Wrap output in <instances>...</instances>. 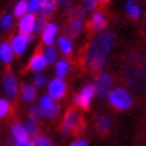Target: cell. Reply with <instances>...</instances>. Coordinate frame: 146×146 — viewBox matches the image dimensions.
I'll return each instance as SVG.
<instances>
[{
	"label": "cell",
	"instance_id": "cell-27",
	"mask_svg": "<svg viewBox=\"0 0 146 146\" xmlns=\"http://www.w3.org/2000/svg\"><path fill=\"white\" fill-rule=\"evenodd\" d=\"M11 109L12 106L8 100H5V98H0V118H5L11 113Z\"/></svg>",
	"mask_w": 146,
	"mask_h": 146
},
{
	"label": "cell",
	"instance_id": "cell-33",
	"mask_svg": "<svg viewBox=\"0 0 146 146\" xmlns=\"http://www.w3.org/2000/svg\"><path fill=\"white\" fill-rule=\"evenodd\" d=\"M33 82H35V87L36 88H42L46 85V79L45 76H40V75H36L35 78H33Z\"/></svg>",
	"mask_w": 146,
	"mask_h": 146
},
{
	"label": "cell",
	"instance_id": "cell-21",
	"mask_svg": "<svg viewBox=\"0 0 146 146\" xmlns=\"http://www.w3.org/2000/svg\"><path fill=\"white\" fill-rule=\"evenodd\" d=\"M125 11H127V15L131 19H137L139 17H140V14H142L139 5H136L134 2H127V3H125Z\"/></svg>",
	"mask_w": 146,
	"mask_h": 146
},
{
	"label": "cell",
	"instance_id": "cell-29",
	"mask_svg": "<svg viewBox=\"0 0 146 146\" xmlns=\"http://www.w3.org/2000/svg\"><path fill=\"white\" fill-rule=\"evenodd\" d=\"M24 127H25V130H27V133H29V136L31 134V136H37V122H35V121H31V119H29L27 122L24 124Z\"/></svg>",
	"mask_w": 146,
	"mask_h": 146
},
{
	"label": "cell",
	"instance_id": "cell-14",
	"mask_svg": "<svg viewBox=\"0 0 146 146\" xmlns=\"http://www.w3.org/2000/svg\"><path fill=\"white\" fill-rule=\"evenodd\" d=\"M11 45V48H12V52H15L17 55H21L24 54V51L25 48H27V39H25V35H17L14 39H12V43Z\"/></svg>",
	"mask_w": 146,
	"mask_h": 146
},
{
	"label": "cell",
	"instance_id": "cell-24",
	"mask_svg": "<svg viewBox=\"0 0 146 146\" xmlns=\"http://www.w3.org/2000/svg\"><path fill=\"white\" fill-rule=\"evenodd\" d=\"M43 57L46 60V64H52L57 61V51L52 46H46V49L43 52Z\"/></svg>",
	"mask_w": 146,
	"mask_h": 146
},
{
	"label": "cell",
	"instance_id": "cell-19",
	"mask_svg": "<svg viewBox=\"0 0 146 146\" xmlns=\"http://www.w3.org/2000/svg\"><path fill=\"white\" fill-rule=\"evenodd\" d=\"M69 72H70V63L67 61V60H60V61L57 63V67H55L57 79H63Z\"/></svg>",
	"mask_w": 146,
	"mask_h": 146
},
{
	"label": "cell",
	"instance_id": "cell-5",
	"mask_svg": "<svg viewBox=\"0 0 146 146\" xmlns=\"http://www.w3.org/2000/svg\"><path fill=\"white\" fill-rule=\"evenodd\" d=\"M96 94H97V85H96V82L90 84V85H85V87L82 88V91L75 97V104L78 106V108H81L82 110H88L92 97H94Z\"/></svg>",
	"mask_w": 146,
	"mask_h": 146
},
{
	"label": "cell",
	"instance_id": "cell-9",
	"mask_svg": "<svg viewBox=\"0 0 146 146\" xmlns=\"http://www.w3.org/2000/svg\"><path fill=\"white\" fill-rule=\"evenodd\" d=\"M3 88L5 92L8 94L9 98H15L18 94V82H17V78L12 75L11 72H6L5 76H3Z\"/></svg>",
	"mask_w": 146,
	"mask_h": 146
},
{
	"label": "cell",
	"instance_id": "cell-26",
	"mask_svg": "<svg viewBox=\"0 0 146 146\" xmlns=\"http://www.w3.org/2000/svg\"><path fill=\"white\" fill-rule=\"evenodd\" d=\"M12 25H14V17L11 14H5L2 17V19H0V27L3 30H9Z\"/></svg>",
	"mask_w": 146,
	"mask_h": 146
},
{
	"label": "cell",
	"instance_id": "cell-22",
	"mask_svg": "<svg viewBox=\"0 0 146 146\" xmlns=\"http://www.w3.org/2000/svg\"><path fill=\"white\" fill-rule=\"evenodd\" d=\"M57 42H58V48H60V51H61L64 55L72 54V49H73L72 40H69V39H66V37H60Z\"/></svg>",
	"mask_w": 146,
	"mask_h": 146
},
{
	"label": "cell",
	"instance_id": "cell-7",
	"mask_svg": "<svg viewBox=\"0 0 146 146\" xmlns=\"http://www.w3.org/2000/svg\"><path fill=\"white\" fill-rule=\"evenodd\" d=\"M66 91H67V85L63 79H52L48 85V92H49V97L52 100H60L66 96Z\"/></svg>",
	"mask_w": 146,
	"mask_h": 146
},
{
	"label": "cell",
	"instance_id": "cell-36",
	"mask_svg": "<svg viewBox=\"0 0 146 146\" xmlns=\"http://www.w3.org/2000/svg\"><path fill=\"white\" fill-rule=\"evenodd\" d=\"M15 146H35V143L30 142V140H25V142H19V143H17Z\"/></svg>",
	"mask_w": 146,
	"mask_h": 146
},
{
	"label": "cell",
	"instance_id": "cell-10",
	"mask_svg": "<svg viewBox=\"0 0 146 146\" xmlns=\"http://www.w3.org/2000/svg\"><path fill=\"white\" fill-rule=\"evenodd\" d=\"M82 27H84V24L81 19H70V21L67 23V25H66V29H64V35H66V39H73V37H76L79 33L82 31Z\"/></svg>",
	"mask_w": 146,
	"mask_h": 146
},
{
	"label": "cell",
	"instance_id": "cell-8",
	"mask_svg": "<svg viewBox=\"0 0 146 146\" xmlns=\"http://www.w3.org/2000/svg\"><path fill=\"white\" fill-rule=\"evenodd\" d=\"M112 76L109 73H103V75L98 78V81L96 82L97 85V96L98 98H106L108 94L110 92V88H112Z\"/></svg>",
	"mask_w": 146,
	"mask_h": 146
},
{
	"label": "cell",
	"instance_id": "cell-16",
	"mask_svg": "<svg viewBox=\"0 0 146 146\" xmlns=\"http://www.w3.org/2000/svg\"><path fill=\"white\" fill-rule=\"evenodd\" d=\"M11 131H12V137L17 140V143L29 140V133H27V130H25V127H24L23 124L15 122L14 125H12V130Z\"/></svg>",
	"mask_w": 146,
	"mask_h": 146
},
{
	"label": "cell",
	"instance_id": "cell-20",
	"mask_svg": "<svg viewBox=\"0 0 146 146\" xmlns=\"http://www.w3.org/2000/svg\"><path fill=\"white\" fill-rule=\"evenodd\" d=\"M96 127H97V131L100 133L102 136L108 134L109 130H110V119H109L108 116H100V118L97 119Z\"/></svg>",
	"mask_w": 146,
	"mask_h": 146
},
{
	"label": "cell",
	"instance_id": "cell-4",
	"mask_svg": "<svg viewBox=\"0 0 146 146\" xmlns=\"http://www.w3.org/2000/svg\"><path fill=\"white\" fill-rule=\"evenodd\" d=\"M109 103L118 110H127L133 106V97L125 88H115L109 92Z\"/></svg>",
	"mask_w": 146,
	"mask_h": 146
},
{
	"label": "cell",
	"instance_id": "cell-28",
	"mask_svg": "<svg viewBox=\"0 0 146 146\" xmlns=\"http://www.w3.org/2000/svg\"><path fill=\"white\" fill-rule=\"evenodd\" d=\"M46 24H48V23H46L45 18L37 17V18L35 19V25H33V33H35V35H37V33H42V30L45 29ZM33 33H31V35H33Z\"/></svg>",
	"mask_w": 146,
	"mask_h": 146
},
{
	"label": "cell",
	"instance_id": "cell-30",
	"mask_svg": "<svg viewBox=\"0 0 146 146\" xmlns=\"http://www.w3.org/2000/svg\"><path fill=\"white\" fill-rule=\"evenodd\" d=\"M40 5H42L40 0H31V2H27V11H30V14L35 15L36 12L40 11Z\"/></svg>",
	"mask_w": 146,
	"mask_h": 146
},
{
	"label": "cell",
	"instance_id": "cell-31",
	"mask_svg": "<svg viewBox=\"0 0 146 146\" xmlns=\"http://www.w3.org/2000/svg\"><path fill=\"white\" fill-rule=\"evenodd\" d=\"M29 115H30V119L31 121L37 122L39 119H40V110H39V108H36V106H31V108L29 109Z\"/></svg>",
	"mask_w": 146,
	"mask_h": 146
},
{
	"label": "cell",
	"instance_id": "cell-17",
	"mask_svg": "<svg viewBox=\"0 0 146 146\" xmlns=\"http://www.w3.org/2000/svg\"><path fill=\"white\" fill-rule=\"evenodd\" d=\"M14 58V52H12V48L8 42H3L0 43V60L5 63V64H9Z\"/></svg>",
	"mask_w": 146,
	"mask_h": 146
},
{
	"label": "cell",
	"instance_id": "cell-12",
	"mask_svg": "<svg viewBox=\"0 0 146 146\" xmlns=\"http://www.w3.org/2000/svg\"><path fill=\"white\" fill-rule=\"evenodd\" d=\"M57 33H58L57 24H54V23L46 24L45 29L42 30V40H43V43H46V46H51V43L54 42V39L57 36Z\"/></svg>",
	"mask_w": 146,
	"mask_h": 146
},
{
	"label": "cell",
	"instance_id": "cell-34",
	"mask_svg": "<svg viewBox=\"0 0 146 146\" xmlns=\"http://www.w3.org/2000/svg\"><path fill=\"white\" fill-rule=\"evenodd\" d=\"M84 11L88 9V11H94L97 8V2H91V0H87V2H84Z\"/></svg>",
	"mask_w": 146,
	"mask_h": 146
},
{
	"label": "cell",
	"instance_id": "cell-1",
	"mask_svg": "<svg viewBox=\"0 0 146 146\" xmlns=\"http://www.w3.org/2000/svg\"><path fill=\"white\" fill-rule=\"evenodd\" d=\"M113 43H115V35L112 31L102 33L100 36H97L91 42L87 51V57H85V64H87L91 73H94V75L100 73V70L104 66L106 57L113 48Z\"/></svg>",
	"mask_w": 146,
	"mask_h": 146
},
{
	"label": "cell",
	"instance_id": "cell-3",
	"mask_svg": "<svg viewBox=\"0 0 146 146\" xmlns=\"http://www.w3.org/2000/svg\"><path fill=\"white\" fill-rule=\"evenodd\" d=\"M84 128H85V121L75 109H69L66 112L63 118V124H61V133H64V134L81 133Z\"/></svg>",
	"mask_w": 146,
	"mask_h": 146
},
{
	"label": "cell",
	"instance_id": "cell-6",
	"mask_svg": "<svg viewBox=\"0 0 146 146\" xmlns=\"http://www.w3.org/2000/svg\"><path fill=\"white\" fill-rule=\"evenodd\" d=\"M39 110H40L42 116L48 119H54L60 112V104L55 100H52L49 96H43L39 100Z\"/></svg>",
	"mask_w": 146,
	"mask_h": 146
},
{
	"label": "cell",
	"instance_id": "cell-18",
	"mask_svg": "<svg viewBox=\"0 0 146 146\" xmlns=\"http://www.w3.org/2000/svg\"><path fill=\"white\" fill-rule=\"evenodd\" d=\"M36 94H37V90L35 85H31V84H25L23 90H21V98H23V102H31V100H35L36 98Z\"/></svg>",
	"mask_w": 146,
	"mask_h": 146
},
{
	"label": "cell",
	"instance_id": "cell-23",
	"mask_svg": "<svg viewBox=\"0 0 146 146\" xmlns=\"http://www.w3.org/2000/svg\"><path fill=\"white\" fill-rule=\"evenodd\" d=\"M55 8V2H51V0H45V2H42L40 5V11H39V14H40L42 18L48 17L52 11H54Z\"/></svg>",
	"mask_w": 146,
	"mask_h": 146
},
{
	"label": "cell",
	"instance_id": "cell-11",
	"mask_svg": "<svg viewBox=\"0 0 146 146\" xmlns=\"http://www.w3.org/2000/svg\"><path fill=\"white\" fill-rule=\"evenodd\" d=\"M35 19H36V17L33 14H25L23 18H19L18 27H19L21 35H31L33 33V25H35Z\"/></svg>",
	"mask_w": 146,
	"mask_h": 146
},
{
	"label": "cell",
	"instance_id": "cell-25",
	"mask_svg": "<svg viewBox=\"0 0 146 146\" xmlns=\"http://www.w3.org/2000/svg\"><path fill=\"white\" fill-rule=\"evenodd\" d=\"M25 14H27V2L21 0V2H18V3L15 5V8H14V15H15V17H19V18H23Z\"/></svg>",
	"mask_w": 146,
	"mask_h": 146
},
{
	"label": "cell",
	"instance_id": "cell-32",
	"mask_svg": "<svg viewBox=\"0 0 146 146\" xmlns=\"http://www.w3.org/2000/svg\"><path fill=\"white\" fill-rule=\"evenodd\" d=\"M35 146H54L48 139L43 137V136H37L36 140H35Z\"/></svg>",
	"mask_w": 146,
	"mask_h": 146
},
{
	"label": "cell",
	"instance_id": "cell-35",
	"mask_svg": "<svg viewBox=\"0 0 146 146\" xmlns=\"http://www.w3.org/2000/svg\"><path fill=\"white\" fill-rule=\"evenodd\" d=\"M70 146H88V143L85 140H76V142H73Z\"/></svg>",
	"mask_w": 146,
	"mask_h": 146
},
{
	"label": "cell",
	"instance_id": "cell-13",
	"mask_svg": "<svg viewBox=\"0 0 146 146\" xmlns=\"http://www.w3.org/2000/svg\"><path fill=\"white\" fill-rule=\"evenodd\" d=\"M45 67H46V60H45L43 54L42 52H36L29 61V70L37 73V72H42Z\"/></svg>",
	"mask_w": 146,
	"mask_h": 146
},
{
	"label": "cell",
	"instance_id": "cell-15",
	"mask_svg": "<svg viewBox=\"0 0 146 146\" xmlns=\"http://www.w3.org/2000/svg\"><path fill=\"white\" fill-rule=\"evenodd\" d=\"M106 24H108V21H106V17L102 14V12H96V14H92L91 19H90V24H88V27L91 30H94V31H102L104 27H106Z\"/></svg>",
	"mask_w": 146,
	"mask_h": 146
},
{
	"label": "cell",
	"instance_id": "cell-2",
	"mask_svg": "<svg viewBox=\"0 0 146 146\" xmlns=\"http://www.w3.org/2000/svg\"><path fill=\"white\" fill-rule=\"evenodd\" d=\"M145 63V61H143ZM142 63V60L139 63H133L124 67V78L130 85L136 87L137 90H142L145 84V64Z\"/></svg>",
	"mask_w": 146,
	"mask_h": 146
}]
</instances>
